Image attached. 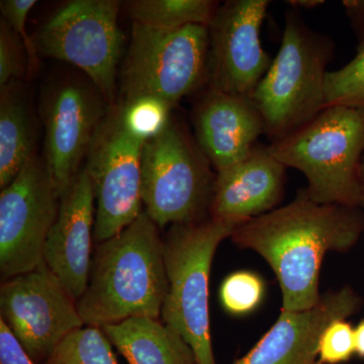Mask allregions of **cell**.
I'll use <instances>...</instances> for the list:
<instances>
[{
	"instance_id": "cell-1",
	"label": "cell",
	"mask_w": 364,
	"mask_h": 364,
	"mask_svg": "<svg viewBox=\"0 0 364 364\" xmlns=\"http://www.w3.org/2000/svg\"><path fill=\"white\" fill-rule=\"evenodd\" d=\"M363 234V208L314 202L305 188L293 202L237 227L231 240L267 261L279 284L282 310L298 312L322 298L327 253L348 252Z\"/></svg>"
},
{
	"instance_id": "cell-2",
	"label": "cell",
	"mask_w": 364,
	"mask_h": 364,
	"mask_svg": "<svg viewBox=\"0 0 364 364\" xmlns=\"http://www.w3.org/2000/svg\"><path fill=\"white\" fill-rule=\"evenodd\" d=\"M167 287L164 242L144 210L123 231L97 244L78 311L85 326L100 329L134 317L159 320Z\"/></svg>"
},
{
	"instance_id": "cell-3",
	"label": "cell",
	"mask_w": 364,
	"mask_h": 364,
	"mask_svg": "<svg viewBox=\"0 0 364 364\" xmlns=\"http://www.w3.org/2000/svg\"><path fill=\"white\" fill-rule=\"evenodd\" d=\"M287 168L305 176L314 202L360 208L359 171L364 156V109L329 107L268 146Z\"/></svg>"
},
{
	"instance_id": "cell-4",
	"label": "cell",
	"mask_w": 364,
	"mask_h": 364,
	"mask_svg": "<svg viewBox=\"0 0 364 364\" xmlns=\"http://www.w3.org/2000/svg\"><path fill=\"white\" fill-rule=\"evenodd\" d=\"M334 45L287 11L279 53L250 98L273 141L312 121L325 109L327 65Z\"/></svg>"
},
{
	"instance_id": "cell-5",
	"label": "cell",
	"mask_w": 364,
	"mask_h": 364,
	"mask_svg": "<svg viewBox=\"0 0 364 364\" xmlns=\"http://www.w3.org/2000/svg\"><path fill=\"white\" fill-rule=\"evenodd\" d=\"M239 226L208 217L193 224L172 225L163 239L168 287L161 321L188 342L198 364H217L208 309L210 270L220 244Z\"/></svg>"
},
{
	"instance_id": "cell-6",
	"label": "cell",
	"mask_w": 364,
	"mask_h": 364,
	"mask_svg": "<svg viewBox=\"0 0 364 364\" xmlns=\"http://www.w3.org/2000/svg\"><path fill=\"white\" fill-rule=\"evenodd\" d=\"M215 181L207 157L173 119L144 145L141 198L158 227L208 219Z\"/></svg>"
},
{
	"instance_id": "cell-7",
	"label": "cell",
	"mask_w": 364,
	"mask_h": 364,
	"mask_svg": "<svg viewBox=\"0 0 364 364\" xmlns=\"http://www.w3.org/2000/svg\"><path fill=\"white\" fill-rule=\"evenodd\" d=\"M208 26L163 30L132 21L131 42L121 70L124 102L161 98L176 107L208 80Z\"/></svg>"
},
{
	"instance_id": "cell-8",
	"label": "cell",
	"mask_w": 364,
	"mask_h": 364,
	"mask_svg": "<svg viewBox=\"0 0 364 364\" xmlns=\"http://www.w3.org/2000/svg\"><path fill=\"white\" fill-rule=\"evenodd\" d=\"M119 7L117 0L64 2L48 16L33 39L39 56L68 62L85 72L109 107L114 105L123 49Z\"/></svg>"
},
{
	"instance_id": "cell-9",
	"label": "cell",
	"mask_w": 364,
	"mask_h": 364,
	"mask_svg": "<svg viewBox=\"0 0 364 364\" xmlns=\"http://www.w3.org/2000/svg\"><path fill=\"white\" fill-rule=\"evenodd\" d=\"M145 143L124 128L121 105L109 107L93 136L85 166L97 202V244L116 236L144 212L141 159Z\"/></svg>"
},
{
	"instance_id": "cell-10",
	"label": "cell",
	"mask_w": 364,
	"mask_h": 364,
	"mask_svg": "<svg viewBox=\"0 0 364 364\" xmlns=\"http://www.w3.org/2000/svg\"><path fill=\"white\" fill-rule=\"evenodd\" d=\"M0 320L35 363L47 360L68 335L85 326L77 299L45 262L2 282Z\"/></svg>"
},
{
	"instance_id": "cell-11",
	"label": "cell",
	"mask_w": 364,
	"mask_h": 364,
	"mask_svg": "<svg viewBox=\"0 0 364 364\" xmlns=\"http://www.w3.org/2000/svg\"><path fill=\"white\" fill-rule=\"evenodd\" d=\"M60 196L44 160L38 156L0 193L2 282L44 262L48 235L58 215Z\"/></svg>"
},
{
	"instance_id": "cell-12",
	"label": "cell",
	"mask_w": 364,
	"mask_h": 364,
	"mask_svg": "<svg viewBox=\"0 0 364 364\" xmlns=\"http://www.w3.org/2000/svg\"><path fill=\"white\" fill-rule=\"evenodd\" d=\"M91 81L64 78L46 88L41 102L44 162L60 196L70 188L98 127L109 112Z\"/></svg>"
},
{
	"instance_id": "cell-13",
	"label": "cell",
	"mask_w": 364,
	"mask_h": 364,
	"mask_svg": "<svg viewBox=\"0 0 364 364\" xmlns=\"http://www.w3.org/2000/svg\"><path fill=\"white\" fill-rule=\"evenodd\" d=\"M267 0H231L219 6L208 26L210 90L250 97L272 60L263 50L260 30Z\"/></svg>"
},
{
	"instance_id": "cell-14",
	"label": "cell",
	"mask_w": 364,
	"mask_h": 364,
	"mask_svg": "<svg viewBox=\"0 0 364 364\" xmlns=\"http://www.w3.org/2000/svg\"><path fill=\"white\" fill-rule=\"evenodd\" d=\"M363 306L360 294L343 286L326 291L317 305L308 310H280L274 324L234 364H318V342L327 326L350 318Z\"/></svg>"
},
{
	"instance_id": "cell-15",
	"label": "cell",
	"mask_w": 364,
	"mask_h": 364,
	"mask_svg": "<svg viewBox=\"0 0 364 364\" xmlns=\"http://www.w3.org/2000/svg\"><path fill=\"white\" fill-rule=\"evenodd\" d=\"M85 167L60 198L58 215L48 235L44 262L76 299L85 294L92 262L97 207Z\"/></svg>"
},
{
	"instance_id": "cell-16",
	"label": "cell",
	"mask_w": 364,
	"mask_h": 364,
	"mask_svg": "<svg viewBox=\"0 0 364 364\" xmlns=\"http://www.w3.org/2000/svg\"><path fill=\"white\" fill-rule=\"evenodd\" d=\"M287 167L265 147L215 174L210 217L242 225L277 208L284 195Z\"/></svg>"
},
{
	"instance_id": "cell-17",
	"label": "cell",
	"mask_w": 364,
	"mask_h": 364,
	"mask_svg": "<svg viewBox=\"0 0 364 364\" xmlns=\"http://www.w3.org/2000/svg\"><path fill=\"white\" fill-rule=\"evenodd\" d=\"M196 140L215 171L247 157L264 124L250 97L208 90L193 114Z\"/></svg>"
},
{
	"instance_id": "cell-18",
	"label": "cell",
	"mask_w": 364,
	"mask_h": 364,
	"mask_svg": "<svg viewBox=\"0 0 364 364\" xmlns=\"http://www.w3.org/2000/svg\"><path fill=\"white\" fill-rule=\"evenodd\" d=\"M102 330L130 364H198L188 342L157 318H130Z\"/></svg>"
},
{
	"instance_id": "cell-19",
	"label": "cell",
	"mask_w": 364,
	"mask_h": 364,
	"mask_svg": "<svg viewBox=\"0 0 364 364\" xmlns=\"http://www.w3.org/2000/svg\"><path fill=\"white\" fill-rule=\"evenodd\" d=\"M0 95V188H4L37 156V128L21 82Z\"/></svg>"
},
{
	"instance_id": "cell-20",
	"label": "cell",
	"mask_w": 364,
	"mask_h": 364,
	"mask_svg": "<svg viewBox=\"0 0 364 364\" xmlns=\"http://www.w3.org/2000/svg\"><path fill=\"white\" fill-rule=\"evenodd\" d=\"M218 2L210 0H135L127 2L134 23L174 30L191 25L210 26L217 13Z\"/></svg>"
},
{
	"instance_id": "cell-21",
	"label": "cell",
	"mask_w": 364,
	"mask_h": 364,
	"mask_svg": "<svg viewBox=\"0 0 364 364\" xmlns=\"http://www.w3.org/2000/svg\"><path fill=\"white\" fill-rule=\"evenodd\" d=\"M45 364H117L112 343L100 328L85 326L66 337Z\"/></svg>"
},
{
	"instance_id": "cell-22",
	"label": "cell",
	"mask_w": 364,
	"mask_h": 364,
	"mask_svg": "<svg viewBox=\"0 0 364 364\" xmlns=\"http://www.w3.org/2000/svg\"><path fill=\"white\" fill-rule=\"evenodd\" d=\"M325 109L346 107L364 109V43L358 54L342 68L328 71L325 78Z\"/></svg>"
},
{
	"instance_id": "cell-23",
	"label": "cell",
	"mask_w": 364,
	"mask_h": 364,
	"mask_svg": "<svg viewBox=\"0 0 364 364\" xmlns=\"http://www.w3.org/2000/svg\"><path fill=\"white\" fill-rule=\"evenodd\" d=\"M119 105L124 128L144 142L160 135L171 121L173 107L161 98L139 97Z\"/></svg>"
},
{
	"instance_id": "cell-24",
	"label": "cell",
	"mask_w": 364,
	"mask_h": 364,
	"mask_svg": "<svg viewBox=\"0 0 364 364\" xmlns=\"http://www.w3.org/2000/svg\"><path fill=\"white\" fill-rule=\"evenodd\" d=\"M265 282L258 273L238 270L228 275L220 289V301L232 316H246L260 306L264 299Z\"/></svg>"
},
{
	"instance_id": "cell-25",
	"label": "cell",
	"mask_w": 364,
	"mask_h": 364,
	"mask_svg": "<svg viewBox=\"0 0 364 364\" xmlns=\"http://www.w3.org/2000/svg\"><path fill=\"white\" fill-rule=\"evenodd\" d=\"M355 354L354 328L347 318H338L323 332L318 342V364L346 363Z\"/></svg>"
},
{
	"instance_id": "cell-26",
	"label": "cell",
	"mask_w": 364,
	"mask_h": 364,
	"mask_svg": "<svg viewBox=\"0 0 364 364\" xmlns=\"http://www.w3.org/2000/svg\"><path fill=\"white\" fill-rule=\"evenodd\" d=\"M26 48L13 28L0 21V90L21 82L26 69Z\"/></svg>"
},
{
	"instance_id": "cell-27",
	"label": "cell",
	"mask_w": 364,
	"mask_h": 364,
	"mask_svg": "<svg viewBox=\"0 0 364 364\" xmlns=\"http://www.w3.org/2000/svg\"><path fill=\"white\" fill-rule=\"evenodd\" d=\"M36 0H1L0 1V11H1L4 20L13 28L18 35L23 46H25L26 56H28V70L35 71L38 68V53L35 41L26 33V18L31 9L36 6Z\"/></svg>"
},
{
	"instance_id": "cell-28",
	"label": "cell",
	"mask_w": 364,
	"mask_h": 364,
	"mask_svg": "<svg viewBox=\"0 0 364 364\" xmlns=\"http://www.w3.org/2000/svg\"><path fill=\"white\" fill-rule=\"evenodd\" d=\"M0 364H36L0 320Z\"/></svg>"
},
{
	"instance_id": "cell-29",
	"label": "cell",
	"mask_w": 364,
	"mask_h": 364,
	"mask_svg": "<svg viewBox=\"0 0 364 364\" xmlns=\"http://www.w3.org/2000/svg\"><path fill=\"white\" fill-rule=\"evenodd\" d=\"M352 26L358 35L359 44L364 43V0H346L343 1Z\"/></svg>"
},
{
	"instance_id": "cell-30",
	"label": "cell",
	"mask_w": 364,
	"mask_h": 364,
	"mask_svg": "<svg viewBox=\"0 0 364 364\" xmlns=\"http://www.w3.org/2000/svg\"><path fill=\"white\" fill-rule=\"evenodd\" d=\"M355 337V354L364 358V318L354 328Z\"/></svg>"
},
{
	"instance_id": "cell-31",
	"label": "cell",
	"mask_w": 364,
	"mask_h": 364,
	"mask_svg": "<svg viewBox=\"0 0 364 364\" xmlns=\"http://www.w3.org/2000/svg\"><path fill=\"white\" fill-rule=\"evenodd\" d=\"M324 4L322 0H298V1H289V6L301 7V9H313Z\"/></svg>"
},
{
	"instance_id": "cell-32",
	"label": "cell",
	"mask_w": 364,
	"mask_h": 364,
	"mask_svg": "<svg viewBox=\"0 0 364 364\" xmlns=\"http://www.w3.org/2000/svg\"><path fill=\"white\" fill-rule=\"evenodd\" d=\"M359 191H360V203L359 207L364 210V156L361 161L360 171H359Z\"/></svg>"
}]
</instances>
